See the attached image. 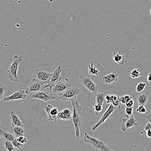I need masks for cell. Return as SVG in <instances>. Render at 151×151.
<instances>
[{
  "label": "cell",
  "mask_w": 151,
  "mask_h": 151,
  "mask_svg": "<svg viewBox=\"0 0 151 151\" xmlns=\"http://www.w3.org/2000/svg\"><path fill=\"white\" fill-rule=\"evenodd\" d=\"M73 115L71 120L75 129V135L78 139L80 136V128L81 125L82 108L78 100L71 102Z\"/></svg>",
  "instance_id": "1"
},
{
  "label": "cell",
  "mask_w": 151,
  "mask_h": 151,
  "mask_svg": "<svg viewBox=\"0 0 151 151\" xmlns=\"http://www.w3.org/2000/svg\"><path fill=\"white\" fill-rule=\"evenodd\" d=\"M83 141L85 142L90 144L93 149L101 151H111L113 150L110 149L104 142L99 140L96 138L92 137L87 132L84 134Z\"/></svg>",
  "instance_id": "2"
},
{
  "label": "cell",
  "mask_w": 151,
  "mask_h": 151,
  "mask_svg": "<svg viewBox=\"0 0 151 151\" xmlns=\"http://www.w3.org/2000/svg\"><path fill=\"white\" fill-rule=\"evenodd\" d=\"M22 60V56H19L15 55L13 57L12 63L9 67L8 72V78L11 81L15 82H18L20 81L18 76V69L19 64L21 63Z\"/></svg>",
  "instance_id": "3"
},
{
  "label": "cell",
  "mask_w": 151,
  "mask_h": 151,
  "mask_svg": "<svg viewBox=\"0 0 151 151\" xmlns=\"http://www.w3.org/2000/svg\"><path fill=\"white\" fill-rule=\"evenodd\" d=\"M43 108L45 111L47 116L48 121L50 124L55 123L58 119L59 111L56 107H53L52 105L48 102H45L43 105Z\"/></svg>",
  "instance_id": "4"
},
{
  "label": "cell",
  "mask_w": 151,
  "mask_h": 151,
  "mask_svg": "<svg viewBox=\"0 0 151 151\" xmlns=\"http://www.w3.org/2000/svg\"><path fill=\"white\" fill-rule=\"evenodd\" d=\"M80 91L81 90L79 88L71 86L63 94L60 96L59 99L63 102L75 101Z\"/></svg>",
  "instance_id": "5"
},
{
  "label": "cell",
  "mask_w": 151,
  "mask_h": 151,
  "mask_svg": "<svg viewBox=\"0 0 151 151\" xmlns=\"http://www.w3.org/2000/svg\"><path fill=\"white\" fill-rule=\"evenodd\" d=\"M80 82L82 85L87 89L91 93L94 95L98 92L99 87L94 82L93 80L89 77L81 76L80 77Z\"/></svg>",
  "instance_id": "6"
},
{
  "label": "cell",
  "mask_w": 151,
  "mask_h": 151,
  "mask_svg": "<svg viewBox=\"0 0 151 151\" xmlns=\"http://www.w3.org/2000/svg\"><path fill=\"white\" fill-rule=\"evenodd\" d=\"M45 85L43 83L40 82L35 78H33L29 86L26 89V93L27 94L30 95L40 92L44 89Z\"/></svg>",
  "instance_id": "7"
},
{
  "label": "cell",
  "mask_w": 151,
  "mask_h": 151,
  "mask_svg": "<svg viewBox=\"0 0 151 151\" xmlns=\"http://www.w3.org/2000/svg\"><path fill=\"white\" fill-rule=\"evenodd\" d=\"M62 71V70L61 66H59L52 73L48 83L47 84L45 85L44 88L48 87L50 91L52 90L53 86L62 79V77L60 76Z\"/></svg>",
  "instance_id": "8"
},
{
  "label": "cell",
  "mask_w": 151,
  "mask_h": 151,
  "mask_svg": "<svg viewBox=\"0 0 151 151\" xmlns=\"http://www.w3.org/2000/svg\"><path fill=\"white\" fill-rule=\"evenodd\" d=\"M116 109V107L114 106L112 104H110L107 109L102 115L99 121L93 126L92 128V131H94L99 127L104 124L105 121L109 117V116L113 114Z\"/></svg>",
  "instance_id": "9"
},
{
  "label": "cell",
  "mask_w": 151,
  "mask_h": 151,
  "mask_svg": "<svg viewBox=\"0 0 151 151\" xmlns=\"http://www.w3.org/2000/svg\"><path fill=\"white\" fill-rule=\"evenodd\" d=\"M138 126L136 120L133 116H127L125 115L122 118L121 126L122 131L125 132L128 129L133 127L134 126Z\"/></svg>",
  "instance_id": "10"
},
{
  "label": "cell",
  "mask_w": 151,
  "mask_h": 151,
  "mask_svg": "<svg viewBox=\"0 0 151 151\" xmlns=\"http://www.w3.org/2000/svg\"><path fill=\"white\" fill-rule=\"evenodd\" d=\"M29 97L31 99H39L45 102H48L56 98L51 94L43 90L35 93L31 94L29 95Z\"/></svg>",
  "instance_id": "11"
},
{
  "label": "cell",
  "mask_w": 151,
  "mask_h": 151,
  "mask_svg": "<svg viewBox=\"0 0 151 151\" xmlns=\"http://www.w3.org/2000/svg\"><path fill=\"white\" fill-rule=\"evenodd\" d=\"M52 74V73L48 72L43 70L37 69L36 70L33 78H35L46 85L48 83Z\"/></svg>",
  "instance_id": "12"
},
{
  "label": "cell",
  "mask_w": 151,
  "mask_h": 151,
  "mask_svg": "<svg viewBox=\"0 0 151 151\" xmlns=\"http://www.w3.org/2000/svg\"><path fill=\"white\" fill-rule=\"evenodd\" d=\"M71 87L70 85L60 81L53 86L52 91L53 93L60 96Z\"/></svg>",
  "instance_id": "13"
},
{
  "label": "cell",
  "mask_w": 151,
  "mask_h": 151,
  "mask_svg": "<svg viewBox=\"0 0 151 151\" xmlns=\"http://www.w3.org/2000/svg\"><path fill=\"white\" fill-rule=\"evenodd\" d=\"M27 94L25 91L24 90H19L15 92L11 95L7 97L4 98L3 99L4 102H13L15 100L20 99H25L26 98Z\"/></svg>",
  "instance_id": "14"
},
{
  "label": "cell",
  "mask_w": 151,
  "mask_h": 151,
  "mask_svg": "<svg viewBox=\"0 0 151 151\" xmlns=\"http://www.w3.org/2000/svg\"><path fill=\"white\" fill-rule=\"evenodd\" d=\"M118 74L116 72H113L102 77L103 82L105 84H115L118 81Z\"/></svg>",
  "instance_id": "15"
},
{
  "label": "cell",
  "mask_w": 151,
  "mask_h": 151,
  "mask_svg": "<svg viewBox=\"0 0 151 151\" xmlns=\"http://www.w3.org/2000/svg\"><path fill=\"white\" fill-rule=\"evenodd\" d=\"M106 103L112 104L114 106L120 108L121 105L120 98L117 96L114 95L107 94L106 96Z\"/></svg>",
  "instance_id": "16"
},
{
  "label": "cell",
  "mask_w": 151,
  "mask_h": 151,
  "mask_svg": "<svg viewBox=\"0 0 151 151\" xmlns=\"http://www.w3.org/2000/svg\"><path fill=\"white\" fill-rule=\"evenodd\" d=\"M107 94V93L106 92L101 91L94 95L93 98V104H99L103 105L104 103L106 101V96Z\"/></svg>",
  "instance_id": "17"
},
{
  "label": "cell",
  "mask_w": 151,
  "mask_h": 151,
  "mask_svg": "<svg viewBox=\"0 0 151 151\" xmlns=\"http://www.w3.org/2000/svg\"><path fill=\"white\" fill-rule=\"evenodd\" d=\"M10 120L12 126H22L24 127V125L22 121L14 111H11Z\"/></svg>",
  "instance_id": "18"
},
{
  "label": "cell",
  "mask_w": 151,
  "mask_h": 151,
  "mask_svg": "<svg viewBox=\"0 0 151 151\" xmlns=\"http://www.w3.org/2000/svg\"><path fill=\"white\" fill-rule=\"evenodd\" d=\"M73 111L70 108H66L60 111L58 119L63 121L70 120L72 117Z\"/></svg>",
  "instance_id": "19"
},
{
  "label": "cell",
  "mask_w": 151,
  "mask_h": 151,
  "mask_svg": "<svg viewBox=\"0 0 151 151\" xmlns=\"http://www.w3.org/2000/svg\"><path fill=\"white\" fill-rule=\"evenodd\" d=\"M150 98L149 92L146 91L136 97V101L139 105L145 106Z\"/></svg>",
  "instance_id": "20"
},
{
  "label": "cell",
  "mask_w": 151,
  "mask_h": 151,
  "mask_svg": "<svg viewBox=\"0 0 151 151\" xmlns=\"http://www.w3.org/2000/svg\"><path fill=\"white\" fill-rule=\"evenodd\" d=\"M113 59L116 63L120 65H123L125 62V58L123 54L116 50H114L113 52Z\"/></svg>",
  "instance_id": "21"
},
{
  "label": "cell",
  "mask_w": 151,
  "mask_h": 151,
  "mask_svg": "<svg viewBox=\"0 0 151 151\" xmlns=\"http://www.w3.org/2000/svg\"><path fill=\"white\" fill-rule=\"evenodd\" d=\"M11 133L15 135L16 138L24 136V133L23 127L22 126H12L11 127Z\"/></svg>",
  "instance_id": "22"
},
{
  "label": "cell",
  "mask_w": 151,
  "mask_h": 151,
  "mask_svg": "<svg viewBox=\"0 0 151 151\" xmlns=\"http://www.w3.org/2000/svg\"><path fill=\"white\" fill-rule=\"evenodd\" d=\"M0 133H1V137H2L4 140L12 142L16 137L15 135L10 133L6 131L0 129Z\"/></svg>",
  "instance_id": "23"
},
{
  "label": "cell",
  "mask_w": 151,
  "mask_h": 151,
  "mask_svg": "<svg viewBox=\"0 0 151 151\" xmlns=\"http://www.w3.org/2000/svg\"><path fill=\"white\" fill-rule=\"evenodd\" d=\"M143 70L142 68H139L137 69H134L132 70H128L127 72L130 75L132 79H134L136 78H139L141 76V72Z\"/></svg>",
  "instance_id": "24"
},
{
  "label": "cell",
  "mask_w": 151,
  "mask_h": 151,
  "mask_svg": "<svg viewBox=\"0 0 151 151\" xmlns=\"http://www.w3.org/2000/svg\"><path fill=\"white\" fill-rule=\"evenodd\" d=\"M88 70H89V74L91 75H98L100 74V72L94 66L93 62H92L91 65L88 66Z\"/></svg>",
  "instance_id": "25"
},
{
  "label": "cell",
  "mask_w": 151,
  "mask_h": 151,
  "mask_svg": "<svg viewBox=\"0 0 151 151\" xmlns=\"http://www.w3.org/2000/svg\"><path fill=\"white\" fill-rule=\"evenodd\" d=\"M4 149L8 151H13L14 150L15 148L13 144L12 143V142L4 140Z\"/></svg>",
  "instance_id": "26"
},
{
  "label": "cell",
  "mask_w": 151,
  "mask_h": 151,
  "mask_svg": "<svg viewBox=\"0 0 151 151\" xmlns=\"http://www.w3.org/2000/svg\"><path fill=\"white\" fill-rule=\"evenodd\" d=\"M93 107L92 108V110L94 111L95 113L97 116L99 115V112L103 110V105L99 104H93Z\"/></svg>",
  "instance_id": "27"
},
{
  "label": "cell",
  "mask_w": 151,
  "mask_h": 151,
  "mask_svg": "<svg viewBox=\"0 0 151 151\" xmlns=\"http://www.w3.org/2000/svg\"><path fill=\"white\" fill-rule=\"evenodd\" d=\"M146 86V83L143 82H141L139 83L136 87V92L138 93L142 92Z\"/></svg>",
  "instance_id": "28"
},
{
  "label": "cell",
  "mask_w": 151,
  "mask_h": 151,
  "mask_svg": "<svg viewBox=\"0 0 151 151\" xmlns=\"http://www.w3.org/2000/svg\"><path fill=\"white\" fill-rule=\"evenodd\" d=\"M12 142V144H13L14 148L17 149H21V148H22V147H23V144H23L21 143V142H19L17 138L14 139Z\"/></svg>",
  "instance_id": "29"
},
{
  "label": "cell",
  "mask_w": 151,
  "mask_h": 151,
  "mask_svg": "<svg viewBox=\"0 0 151 151\" xmlns=\"http://www.w3.org/2000/svg\"><path fill=\"white\" fill-rule=\"evenodd\" d=\"M134 101L132 98V96L129 98L125 104V106L128 107H132L134 106Z\"/></svg>",
  "instance_id": "30"
},
{
  "label": "cell",
  "mask_w": 151,
  "mask_h": 151,
  "mask_svg": "<svg viewBox=\"0 0 151 151\" xmlns=\"http://www.w3.org/2000/svg\"><path fill=\"white\" fill-rule=\"evenodd\" d=\"M6 90L7 88L4 85H0V100L3 99L4 95Z\"/></svg>",
  "instance_id": "31"
},
{
  "label": "cell",
  "mask_w": 151,
  "mask_h": 151,
  "mask_svg": "<svg viewBox=\"0 0 151 151\" xmlns=\"http://www.w3.org/2000/svg\"><path fill=\"white\" fill-rule=\"evenodd\" d=\"M136 111L138 113L143 114L147 112V109L144 105H139V107L136 109Z\"/></svg>",
  "instance_id": "32"
},
{
  "label": "cell",
  "mask_w": 151,
  "mask_h": 151,
  "mask_svg": "<svg viewBox=\"0 0 151 151\" xmlns=\"http://www.w3.org/2000/svg\"><path fill=\"white\" fill-rule=\"evenodd\" d=\"M133 107H128L125 106V115L127 116H131L132 115L133 112Z\"/></svg>",
  "instance_id": "33"
},
{
  "label": "cell",
  "mask_w": 151,
  "mask_h": 151,
  "mask_svg": "<svg viewBox=\"0 0 151 151\" xmlns=\"http://www.w3.org/2000/svg\"><path fill=\"white\" fill-rule=\"evenodd\" d=\"M131 96L129 95H125L119 97L120 98V101L121 103L122 104H124L125 105V103H126V101H127L129 98Z\"/></svg>",
  "instance_id": "34"
},
{
  "label": "cell",
  "mask_w": 151,
  "mask_h": 151,
  "mask_svg": "<svg viewBox=\"0 0 151 151\" xmlns=\"http://www.w3.org/2000/svg\"><path fill=\"white\" fill-rule=\"evenodd\" d=\"M17 138L18 141L21 142V143L23 144L27 143V142H28L27 138L26 137H24V136H20V137Z\"/></svg>",
  "instance_id": "35"
},
{
  "label": "cell",
  "mask_w": 151,
  "mask_h": 151,
  "mask_svg": "<svg viewBox=\"0 0 151 151\" xmlns=\"http://www.w3.org/2000/svg\"><path fill=\"white\" fill-rule=\"evenodd\" d=\"M151 128V125L149 122H148V123H147V124L144 127V129L145 130V131L150 129Z\"/></svg>",
  "instance_id": "36"
},
{
  "label": "cell",
  "mask_w": 151,
  "mask_h": 151,
  "mask_svg": "<svg viewBox=\"0 0 151 151\" xmlns=\"http://www.w3.org/2000/svg\"><path fill=\"white\" fill-rule=\"evenodd\" d=\"M146 135L148 138H151V128L146 131Z\"/></svg>",
  "instance_id": "37"
},
{
  "label": "cell",
  "mask_w": 151,
  "mask_h": 151,
  "mask_svg": "<svg viewBox=\"0 0 151 151\" xmlns=\"http://www.w3.org/2000/svg\"><path fill=\"white\" fill-rule=\"evenodd\" d=\"M146 120L151 125V114H150L146 117Z\"/></svg>",
  "instance_id": "38"
},
{
  "label": "cell",
  "mask_w": 151,
  "mask_h": 151,
  "mask_svg": "<svg viewBox=\"0 0 151 151\" xmlns=\"http://www.w3.org/2000/svg\"><path fill=\"white\" fill-rule=\"evenodd\" d=\"M147 80L149 82H151V73H149L147 75Z\"/></svg>",
  "instance_id": "39"
},
{
  "label": "cell",
  "mask_w": 151,
  "mask_h": 151,
  "mask_svg": "<svg viewBox=\"0 0 151 151\" xmlns=\"http://www.w3.org/2000/svg\"><path fill=\"white\" fill-rule=\"evenodd\" d=\"M1 120H0V125H1Z\"/></svg>",
  "instance_id": "40"
},
{
  "label": "cell",
  "mask_w": 151,
  "mask_h": 151,
  "mask_svg": "<svg viewBox=\"0 0 151 151\" xmlns=\"http://www.w3.org/2000/svg\"><path fill=\"white\" fill-rule=\"evenodd\" d=\"M150 14H151V7H150Z\"/></svg>",
  "instance_id": "41"
},
{
  "label": "cell",
  "mask_w": 151,
  "mask_h": 151,
  "mask_svg": "<svg viewBox=\"0 0 151 151\" xmlns=\"http://www.w3.org/2000/svg\"><path fill=\"white\" fill-rule=\"evenodd\" d=\"M1 133H0V139H1Z\"/></svg>",
  "instance_id": "42"
}]
</instances>
